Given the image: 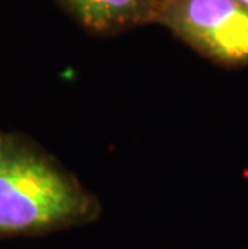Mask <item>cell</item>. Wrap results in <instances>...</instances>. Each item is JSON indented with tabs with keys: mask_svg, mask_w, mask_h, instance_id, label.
<instances>
[{
	"mask_svg": "<svg viewBox=\"0 0 248 249\" xmlns=\"http://www.w3.org/2000/svg\"><path fill=\"white\" fill-rule=\"evenodd\" d=\"M100 214V201L71 172L23 137L0 130V236L45 235Z\"/></svg>",
	"mask_w": 248,
	"mask_h": 249,
	"instance_id": "obj_1",
	"label": "cell"
},
{
	"mask_svg": "<svg viewBox=\"0 0 248 249\" xmlns=\"http://www.w3.org/2000/svg\"><path fill=\"white\" fill-rule=\"evenodd\" d=\"M240 2H244L245 5H248V0H240Z\"/></svg>",
	"mask_w": 248,
	"mask_h": 249,
	"instance_id": "obj_4",
	"label": "cell"
},
{
	"mask_svg": "<svg viewBox=\"0 0 248 249\" xmlns=\"http://www.w3.org/2000/svg\"><path fill=\"white\" fill-rule=\"evenodd\" d=\"M161 0H61L84 28L98 34H116L155 23Z\"/></svg>",
	"mask_w": 248,
	"mask_h": 249,
	"instance_id": "obj_3",
	"label": "cell"
},
{
	"mask_svg": "<svg viewBox=\"0 0 248 249\" xmlns=\"http://www.w3.org/2000/svg\"><path fill=\"white\" fill-rule=\"evenodd\" d=\"M155 23L216 65L248 66V5L240 0H161Z\"/></svg>",
	"mask_w": 248,
	"mask_h": 249,
	"instance_id": "obj_2",
	"label": "cell"
}]
</instances>
